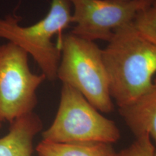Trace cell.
<instances>
[{
  "instance_id": "cell-1",
  "label": "cell",
  "mask_w": 156,
  "mask_h": 156,
  "mask_svg": "<svg viewBox=\"0 0 156 156\" xmlns=\"http://www.w3.org/2000/svg\"><path fill=\"white\" fill-rule=\"evenodd\" d=\"M102 51L111 96L119 108L151 89L156 74V44L143 38L132 23L115 30Z\"/></svg>"
},
{
  "instance_id": "cell-2",
  "label": "cell",
  "mask_w": 156,
  "mask_h": 156,
  "mask_svg": "<svg viewBox=\"0 0 156 156\" xmlns=\"http://www.w3.org/2000/svg\"><path fill=\"white\" fill-rule=\"evenodd\" d=\"M57 79L81 93L97 110L110 113L114 106L103 51L94 41L67 34L60 40Z\"/></svg>"
},
{
  "instance_id": "cell-3",
  "label": "cell",
  "mask_w": 156,
  "mask_h": 156,
  "mask_svg": "<svg viewBox=\"0 0 156 156\" xmlns=\"http://www.w3.org/2000/svg\"><path fill=\"white\" fill-rule=\"evenodd\" d=\"M71 5L68 0H51L44 18L29 26L20 25V18L9 15L0 18V38L16 45L32 56L46 80L57 79L61 48L52 38L73 23Z\"/></svg>"
},
{
  "instance_id": "cell-4",
  "label": "cell",
  "mask_w": 156,
  "mask_h": 156,
  "mask_svg": "<svg viewBox=\"0 0 156 156\" xmlns=\"http://www.w3.org/2000/svg\"><path fill=\"white\" fill-rule=\"evenodd\" d=\"M42 136L44 140L61 143L112 144L120 138V132L114 122L101 114L81 93L63 85L55 119Z\"/></svg>"
},
{
  "instance_id": "cell-5",
  "label": "cell",
  "mask_w": 156,
  "mask_h": 156,
  "mask_svg": "<svg viewBox=\"0 0 156 156\" xmlns=\"http://www.w3.org/2000/svg\"><path fill=\"white\" fill-rule=\"evenodd\" d=\"M46 78L31 71L28 54L16 45L0 44V122L34 112L37 90Z\"/></svg>"
},
{
  "instance_id": "cell-6",
  "label": "cell",
  "mask_w": 156,
  "mask_h": 156,
  "mask_svg": "<svg viewBox=\"0 0 156 156\" xmlns=\"http://www.w3.org/2000/svg\"><path fill=\"white\" fill-rule=\"evenodd\" d=\"M73 7L72 34L86 40L108 42L114 31L129 24L153 0L116 2L108 0H68Z\"/></svg>"
},
{
  "instance_id": "cell-7",
  "label": "cell",
  "mask_w": 156,
  "mask_h": 156,
  "mask_svg": "<svg viewBox=\"0 0 156 156\" xmlns=\"http://www.w3.org/2000/svg\"><path fill=\"white\" fill-rule=\"evenodd\" d=\"M42 127L40 117L34 112L16 119L8 133L0 138V156H32L34 138Z\"/></svg>"
},
{
  "instance_id": "cell-8",
  "label": "cell",
  "mask_w": 156,
  "mask_h": 156,
  "mask_svg": "<svg viewBox=\"0 0 156 156\" xmlns=\"http://www.w3.org/2000/svg\"><path fill=\"white\" fill-rule=\"evenodd\" d=\"M119 113L136 136L147 133L156 142V80L145 94L119 108Z\"/></svg>"
},
{
  "instance_id": "cell-9",
  "label": "cell",
  "mask_w": 156,
  "mask_h": 156,
  "mask_svg": "<svg viewBox=\"0 0 156 156\" xmlns=\"http://www.w3.org/2000/svg\"><path fill=\"white\" fill-rule=\"evenodd\" d=\"M39 156H115L112 144L98 142H54L43 140L36 147Z\"/></svg>"
},
{
  "instance_id": "cell-10",
  "label": "cell",
  "mask_w": 156,
  "mask_h": 156,
  "mask_svg": "<svg viewBox=\"0 0 156 156\" xmlns=\"http://www.w3.org/2000/svg\"><path fill=\"white\" fill-rule=\"evenodd\" d=\"M132 25L143 38L156 44V0L138 12Z\"/></svg>"
},
{
  "instance_id": "cell-11",
  "label": "cell",
  "mask_w": 156,
  "mask_h": 156,
  "mask_svg": "<svg viewBox=\"0 0 156 156\" xmlns=\"http://www.w3.org/2000/svg\"><path fill=\"white\" fill-rule=\"evenodd\" d=\"M136 137L129 147L116 153L115 156H154L155 148L149 134H142Z\"/></svg>"
},
{
  "instance_id": "cell-12",
  "label": "cell",
  "mask_w": 156,
  "mask_h": 156,
  "mask_svg": "<svg viewBox=\"0 0 156 156\" xmlns=\"http://www.w3.org/2000/svg\"><path fill=\"white\" fill-rule=\"evenodd\" d=\"M108 1L116 2H131V1H140V0H108Z\"/></svg>"
},
{
  "instance_id": "cell-13",
  "label": "cell",
  "mask_w": 156,
  "mask_h": 156,
  "mask_svg": "<svg viewBox=\"0 0 156 156\" xmlns=\"http://www.w3.org/2000/svg\"><path fill=\"white\" fill-rule=\"evenodd\" d=\"M154 156H156V150L155 151V154H154Z\"/></svg>"
},
{
  "instance_id": "cell-14",
  "label": "cell",
  "mask_w": 156,
  "mask_h": 156,
  "mask_svg": "<svg viewBox=\"0 0 156 156\" xmlns=\"http://www.w3.org/2000/svg\"><path fill=\"white\" fill-rule=\"evenodd\" d=\"M1 126H2V125H1V122H0V127H1Z\"/></svg>"
}]
</instances>
